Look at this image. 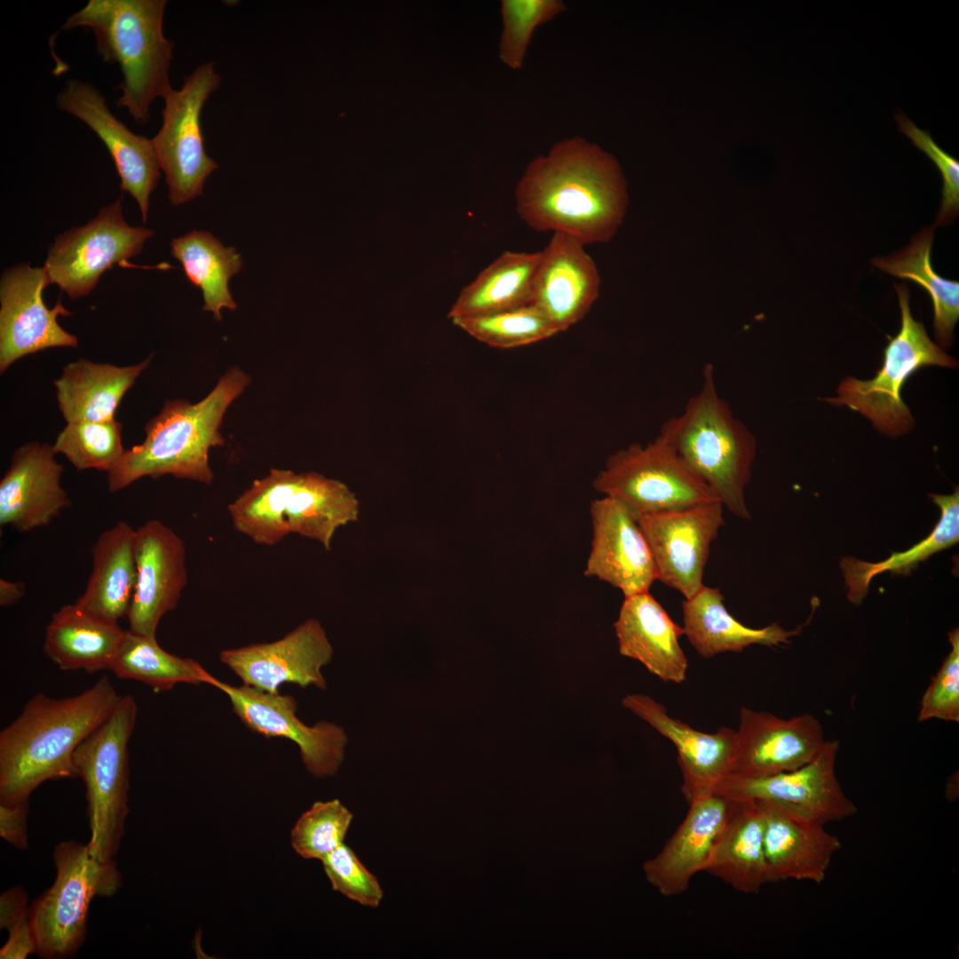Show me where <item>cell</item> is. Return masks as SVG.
Masks as SVG:
<instances>
[{
	"label": "cell",
	"instance_id": "obj_1",
	"mask_svg": "<svg viewBox=\"0 0 959 959\" xmlns=\"http://www.w3.org/2000/svg\"><path fill=\"white\" fill-rule=\"evenodd\" d=\"M515 197L518 215L529 227L564 233L584 245L610 241L628 205L616 159L582 138L560 141L531 161Z\"/></svg>",
	"mask_w": 959,
	"mask_h": 959
},
{
	"label": "cell",
	"instance_id": "obj_2",
	"mask_svg": "<svg viewBox=\"0 0 959 959\" xmlns=\"http://www.w3.org/2000/svg\"><path fill=\"white\" fill-rule=\"evenodd\" d=\"M120 696L104 676L74 696L31 698L0 733V804L28 801L47 781L77 778L75 750L108 717Z\"/></svg>",
	"mask_w": 959,
	"mask_h": 959
},
{
	"label": "cell",
	"instance_id": "obj_3",
	"mask_svg": "<svg viewBox=\"0 0 959 959\" xmlns=\"http://www.w3.org/2000/svg\"><path fill=\"white\" fill-rule=\"evenodd\" d=\"M250 381L243 370L231 368L200 401L168 400L146 424L144 440L125 449L107 472L108 490L117 492L144 477L164 475L210 485V451L224 445V416Z\"/></svg>",
	"mask_w": 959,
	"mask_h": 959
},
{
	"label": "cell",
	"instance_id": "obj_4",
	"mask_svg": "<svg viewBox=\"0 0 959 959\" xmlns=\"http://www.w3.org/2000/svg\"><path fill=\"white\" fill-rule=\"evenodd\" d=\"M227 511L234 527L256 543L273 546L296 534L330 550L337 529L358 520L360 503L338 480L271 468Z\"/></svg>",
	"mask_w": 959,
	"mask_h": 959
},
{
	"label": "cell",
	"instance_id": "obj_5",
	"mask_svg": "<svg viewBox=\"0 0 959 959\" xmlns=\"http://www.w3.org/2000/svg\"><path fill=\"white\" fill-rule=\"evenodd\" d=\"M165 0H90L71 15L62 30L89 28L104 62L121 68L116 107L138 124L149 118L150 105L171 90L169 69L174 43L163 36Z\"/></svg>",
	"mask_w": 959,
	"mask_h": 959
},
{
	"label": "cell",
	"instance_id": "obj_6",
	"mask_svg": "<svg viewBox=\"0 0 959 959\" xmlns=\"http://www.w3.org/2000/svg\"><path fill=\"white\" fill-rule=\"evenodd\" d=\"M685 465L735 517L749 519L745 489L751 478L757 440L718 393L715 369H703L700 391L684 411L669 418L659 434Z\"/></svg>",
	"mask_w": 959,
	"mask_h": 959
},
{
	"label": "cell",
	"instance_id": "obj_7",
	"mask_svg": "<svg viewBox=\"0 0 959 959\" xmlns=\"http://www.w3.org/2000/svg\"><path fill=\"white\" fill-rule=\"evenodd\" d=\"M138 707L121 695L108 717L76 748L73 762L85 786L90 854L106 862L116 856L129 814V741Z\"/></svg>",
	"mask_w": 959,
	"mask_h": 959
},
{
	"label": "cell",
	"instance_id": "obj_8",
	"mask_svg": "<svg viewBox=\"0 0 959 959\" xmlns=\"http://www.w3.org/2000/svg\"><path fill=\"white\" fill-rule=\"evenodd\" d=\"M52 859L55 880L33 901L28 915L36 955L44 959H67L85 941L91 900L115 894L122 887V876L115 860H97L87 844L74 840L59 843Z\"/></svg>",
	"mask_w": 959,
	"mask_h": 959
},
{
	"label": "cell",
	"instance_id": "obj_9",
	"mask_svg": "<svg viewBox=\"0 0 959 959\" xmlns=\"http://www.w3.org/2000/svg\"><path fill=\"white\" fill-rule=\"evenodd\" d=\"M895 289L901 326L897 335L889 338L881 369L868 380L847 376L839 384L837 396L825 399L831 405L847 406L859 412L880 432L890 437L903 435L915 425L914 417L901 398V390L908 377L925 366L958 367L955 358L931 341L923 322L913 318L907 286L895 284Z\"/></svg>",
	"mask_w": 959,
	"mask_h": 959
},
{
	"label": "cell",
	"instance_id": "obj_10",
	"mask_svg": "<svg viewBox=\"0 0 959 959\" xmlns=\"http://www.w3.org/2000/svg\"><path fill=\"white\" fill-rule=\"evenodd\" d=\"M593 487L618 499L637 516L720 502L658 435L650 443L631 444L610 455Z\"/></svg>",
	"mask_w": 959,
	"mask_h": 959
},
{
	"label": "cell",
	"instance_id": "obj_11",
	"mask_svg": "<svg viewBox=\"0 0 959 959\" xmlns=\"http://www.w3.org/2000/svg\"><path fill=\"white\" fill-rule=\"evenodd\" d=\"M220 82L213 62H206L163 98L162 124L152 141L173 205L201 196L206 179L218 167L205 151L201 114Z\"/></svg>",
	"mask_w": 959,
	"mask_h": 959
},
{
	"label": "cell",
	"instance_id": "obj_12",
	"mask_svg": "<svg viewBox=\"0 0 959 959\" xmlns=\"http://www.w3.org/2000/svg\"><path fill=\"white\" fill-rule=\"evenodd\" d=\"M154 231L131 226L123 218L121 200L102 208L87 224L59 234L44 269L50 284L72 298L88 295L104 272L139 255Z\"/></svg>",
	"mask_w": 959,
	"mask_h": 959
},
{
	"label": "cell",
	"instance_id": "obj_13",
	"mask_svg": "<svg viewBox=\"0 0 959 959\" xmlns=\"http://www.w3.org/2000/svg\"><path fill=\"white\" fill-rule=\"evenodd\" d=\"M723 509L717 501L637 516L653 555L656 581L685 599L704 585L710 547L725 523Z\"/></svg>",
	"mask_w": 959,
	"mask_h": 959
},
{
	"label": "cell",
	"instance_id": "obj_14",
	"mask_svg": "<svg viewBox=\"0 0 959 959\" xmlns=\"http://www.w3.org/2000/svg\"><path fill=\"white\" fill-rule=\"evenodd\" d=\"M211 686L229 699L233 712L246 727L266 738L281 737L296 743L307 771L316 778L335 775L345 757V730L320 721L310 726L297 716V702L289 694L231 686L214 678Z\"/></svg>",
	"mask_w": 959,
	"mask_h": 959
},
{
	"label": "cell",
	"instance_id": "obj_15",
	"mask_svg": "<svg viewBox=\"0 0 959 959\" xmlns=\"http://www.w3.org/2000/svg\"><path fill=\"white\" fill-rule=\"evenodd\" d=\"M333 653L324 628L312 618L277 640L225 649L219 660L242 685L260 691L278 693L283 684L325 690L321 670Z\"/></svg>",
	"mask_w": 959,
	"mask_h": 959
},
{
	"label": "cell",
	"instance_id": "obj_16",
	"mask_svg": "<svg viewBox=\"0 0 959 959\" xmlns=\"http://www.w3.org/2000/svg\"><path fill=\"white\" fill-rule=\"evenodd\" d=\"M49 281L44 267L20 264L5 269L0 282V371L20 358L53 347H76L77 337L63 329L59 315H71L60 298L46 307Z\"/></svg>",
	"mask_w": 959,
	"mask_h": 959
},
{
	"label": "cell",
	"instance_id": "obj_17",
	"mask_svg": "<svg viewBox=\"0 0 959 959\" xmlns=\"http://www.w3.org/2000/svg\"><path fill=\"white\" fill-rule=\"evenodd\" d=\"M839 741H825L818 754L795 770L760 778L729 774L716 792L733 800H766L798 808L827 824L855 815L836 773Z\"/></svg>",
	"mask_w": 959,
	"mask_h": 959
},
{
	"label": "cell",
	"instance_id": "obj_18",
	"mask_svg": "<svg viewBox=\"0 0 959 959\" xmlns=\"http://www.w3.org/2000/svg\"><path fill=\"white\" fill-rule=\"evenodd\" d=\"M57 105L82 120L104 143L120 177L122 190L138 202L146 223L149 197L161 178V165L152 139L131 131L109 110L105 96L93 85L67 81Z\"/></svg>",
	"mask_w": 959,
	"mask_h": 959
},
{
	"label": "cell",
	"instance_id": "obj_19",
	"mask_svg": "<svg viewBox=\"0 0 959 959\" xmlns=\"http://www.w3.org/2000/svg\"><path fill=\"white\" fill-rule=\"evenodd\" d=\"M590 515L592 538L584 575L607 583L624 597L649 591L656 569L637 515L607 495L591 502Z\"/></svg>",
	"mask_w": 959,
	"mask_h": 959
},
{
	"label": "cell",
	"instance_id": "obj_20",
	"mask_svg": "<svg viewBox=\"0 0 959 959\" xmlns=\"http://www.w3.org/2000/svg\"><path fill=\"white\" fill-rule=\"evenodd\" d=\"M136 583L127 614L129 631L155 638L161 619L174 610L187 583L183 540L158 519L135 529Z\"/></svg>",
	"mask_w": 959,
	"mask_h": 959
},
{
	"label": "cell",
	"instance_id": "obj_21",
	"mask_svg": "<svg viewBox=\"0 0 959 959\" xmlns=\"http://www.w3.org/2000/svg\"><path fill=\"white\" fill-rule=\"evenodd\" d=\"M731 775L766 777L810 762L824 741L820 722L804 713L789 719L741 707Z\"/></svg>",
	"mask_w": 959,
	"mask_h": 959
},
{
	"label": "cell",
	"instance_id": "obj_22",
	"mask_svg": "<svg viewBox=\"0 0 959 959\" xmlns=\"http://www.w3.org/2000/svg\"><path fill=\"white\" fill-rule=\"evenodd\" d=\"M622 703L674 744L683 779L681 791L687 803L716 792L730 774L737 749L736 730L725 726L712 733L695 730L670 717L662 703L645 694H628Z\"/></svg>",
	"mask_w": 959,
	"mask_h": 959
},
{
	"label": "cell",
	"instance_id": "obj_23",
	"mask_svg": "<svg viewBox=\"0 0 959 959\" xmlns=\"http://www.w3.org/2000/svg\"><path fill=\"white\" fill-rule=\"evenodd\" d=\"M599 284L597 266L584 244L556 232L540 251L532 304L560 333L584 318L598 297Z\"/></svg>",
	"mask_w": 959,
	"mask_h": 959
},
{
	"label": "cell",
	"instance_id": "obj_24",
	"mask_svg": "<svg viewBox=\"0 0 959 959\" xmlns=\"http://www.w3.org/2000/svg\"><path fill=\"white\" fill-rule=\"evenodd\" d=\"M52 445L29 441L17 448L0 480V526L27 533L48 526L72 502L61 487L64 467Z\"/></svg>",
	"mask_w": 959,
	"mask_h": 959
},
{
	"label": "cell",
	"instance_id": "obj_25",
	"mask_svg": "<svg viewBox=\"0 0 959 959\" xmlns=\"http://www.w3.org/2000/svg\"><path fill=\"white\" fill-rule=\"evenodd\" d=\"M765 817V849L770 882L797 880L820 884L839 838L825 823L805 812L784 804L757 800Z\"/></svg>",
	"mask_w": 959,
	"mask_h": 959
},
{
	"label": "cell",
	"instance_id": "obj_26",
	"mask_svg": "<svg viewBox=\"0 0 959 959\" xmlns=\"http://www.w3.org/2000/svg\"><path fill=\"white\" fill-rule=\"evenodd\" d=\"M688 804V812L673 835L660 852L644 864L649 883L667 897L686 892L693 877L706 871L730 799L714 792Z\"/></svg>",
	"mask_w": 959,
	"mask_h": 959
},
{
	"label": "cell",
	"instance_id": "obj_27",
	"mask_svg": "<svg viewBox=\"0 0 959 959\" xmlns=\"http://www.w3.org/2000/svg\"><path fill=\"white\" fill-rule=\"evenodd\" d=\"M614 627L622 655L664 682L686 680L688 662L679 644L684 629L649 591L624 597Z\"/></svg>",
	"mask_w": 959,
	"mask_h": 959
},
{
	"label": "cell",
	"instance_id": "obj_28",
	"mask_svg": "<svg viewBox=\"0 0 959 959\" xmlns=\"http://www.w3.org/2000/svg\"><path fill=\"white\" fill-rule=\"evenodd\" d=\"M135 529L119 521L103 531L92 547V570L75 602L92 616L118 624L127 616L136 583Z\"/></svg>",
	"mask_w": 959,
	"mask_h": 959
},
{
	"label": "cell",
	"instance_id": "obj_29",
	"mask_svg": "<svg viewBox=\"0 0 959 959\" xmlns=\"http://www.w3.org/2000/svg\"><path fill=\"white\" fill-rule=\"evenodd\" d=\"M706 872L743 893H757L770 882L765 849V817L757 800L730 799Z\"/></svg>",
	"mask_w": 959,
	"mask_h": 959
},
{
	"label": "cell",
	"instance_id": "obj_30",
	"mask_svg": "<svg viewBox=\"0 0 959 959\" xmlns=\"http://www.w3.org/2000/svg\"><path fill=\"white\" fill-rule=\"evenodd\" d=\"M724 600L718 588L703 585L683 601L685 636L703 658L740 653L752 645L779 646L790 643V638L799 633V629L788 630L778 623L758 629L746 626L728 612Z\"/></svg>",
	"mask_w": 959,
	"mask_h": 959
},
{
	"label": "cell",
	"instance_id": "obj_31",
	"mask_svg": "<svg viewBox=\"0 0 959 959\" xmlns=\"http://www.w3.org/2000/svg\"><path fill=\"white\" fill-rule=\"evenodd\" d=\"M151 358L124 367L83 358L67 364L54 381L59 409L66 422L115 419L122 399L147 369Z\"/></svg>",
	"mask_w": 959,
	"mask_h": 959
},
{
	"label": "cell",
	"instance_id": "obj_32",
	"mask_svg": "<svg viewBox=\"0 0 959 959\" xmlns=\"http://www.w3.org/2000/svg\"><path fill=\"white\" fill-rule=\"evenodd\" d=\"M124 634L118 624L101 621L75 603L67 604L52 614L44 651L62 670H109Z\"/></svg>",
	"mask_w": 959,
	"mask_h": 959
},
{
	"label": "cell",
	"instance_id": "obj_33",
	"mask_svg": "<svg viewBox=\"0 0 959 959\" xmlns=\"http://www.w3.org/2000/svg\"><path fill=\"white\" fill-rule=\"evenodd\" d=\"M539 256L540 251L503 252L461 289L448 318L487 315L532 304Z\"/></svg>",
	"mask_w": 959,
	"mask_h": 959
},
{
	"label": "cell",
	"instance_id": "obj_34",
	"mask_svg": "<svg viewBox=\"0 0 959 959\" xmlns=\"http://www.w3.org/2000/svg\"><path fill=\"white\" fill-rule=\"evenodd\" d=\"M170 247L188 281L202 290L203 311L220 321L223 308L236 309L228 288L230 279L242 266L235 248L225 247L209 232L196 230L173 239Z\"/></svg>",
	"mask_w": 959,
	"mask_h": 959
},
{
	"label": "cell",
	"instance_id": "obj_35",
	"mask_svg": "<svg viewBox=\"0 0 959 959\" xmlns=\"http://www.w3.org/2000/svg\"><path fill=\"white\" fill-rule=\"evenodd\" d=\"M933 503L940 509V517L927 537L901 552H893L888 559L876 563L844 558L841 569L848 590V599L859 605L868 591L872 579L885 571L894 575H907L931 555L950 548L959 540V490L951 495L931 494Z\"/></svg>",
	"mask_w": 959,
	"mask_h": 959
},
{
	"label": "cell",
	"instance_id": "obj_36",
	"mask_svg": "<svg viewBox=\"0 0 959 959\" xmlns=\"http://www.w3.org/2000/svg\"><path fill=\"white\" fill-rule=\"evenodd\" d=\"M933 231L924 228L902 250L885 258H874L878 269L922 286L933 305V327L939 345H952L954 329L959 319V282L944 279L935 273L931 260Z\"/></svg>",
	"mask_w": 959,
	"mask_h": 959
},
{
	"label": "cell",
	"instance_id": "obj_37",
	"mask_svg": "<svg viewBox=\"0 0 959 959\" xmlns=\"http://www.w3.org/2000/svg\"><path fill=\"white\" fill-rule=\"evenodd\" d=\"M110 671L123 679L149 686L155 692L171 690L178 684L210 685L215 677L198 662L162 649L156 638L125 630Z\"/></svg>",
	"mask_w": 959,
	"mask_h": 959
},
{
	"label": "cell",
	"instance_id": "obj_38",
	"mask_svg": "<svg viewBox=\"0 0 959 959\" xmlns=\"http://www.w3.org/2000/svg\"><path fill=\"white\" fill-rule=\"evenodd\" d=\"M451 321L474 339L498 349L527 345L559 333L533 304L496 313Z\"/></svg>",
	"mask_w": 959,
	"mask_h": 959
},
{
	"label": "cell",
	"instance_id": "obj_39",
	"mask_svg": "<svg viewBox=\"0 0 959 959\" xmlns=\"http://www.w3.org/2000/svg\"><path fill=\"white\" fill-rule=\"evenodd\" d=\"M123 425L115 419L67 423L58 434L53 450L78 471L109 472L122 457Z\"/></svg>",
	"mask_w": 959,
	"mask_h": 959
},
{
	"label": "cell",
	"instance_id": "obj_40",
	"mask_svg": "<svg viewBox=\"0 0 959 959\" xmlns=\"http://www.w3.org/2000/svg\"><path fill=\"white\" fill-rule=\"evenodd\" d=\"M353 818V813L338 799L317 801L294 825L291 845L304 859L321 860L344 844Z\"/></svg>",
	"mask_w": 959,
	"mask_h": 959
},
{
	"label": "cell",
	"instance_id": "obj_41",
	"mask_svg": "<svg viewBox=\"0 0 959 959\" xmlns=\"http://www.w3.org/2000/svg\"><path fill=\"white\" fill-rule=\"evenodd\" d=\"M559 0H504L500 58L512 69L521 67L535 28L565 11Z\"/></svg>",
	"mask_w": 959,
	"mask_h": 959
},
{
	"label": "cell",
	"instance_id": "obj_42",
	"mask_svg": "<svg viewBox=\"0 0 959 959\" xmlns=\"http://www.w3.org/2000/svg\"><path fill=\"white\" fill-rule=\"evenodd\" d=\"M322 867L332 889L358 904L377 907L384 891L375 876L360 860L351 847L342 844L327 854Z\"/></svg>",
	"mask_w": 959,
	"mask_h": 959
},
{
	"label": "cell",
	"instance_id": "obj_43",
	"mask_svg": "<svg viewBox=\"0 0 959 959\" xmlns=\"http://www.w3.org/2000/svg\"><path fill=\"white\" fill-rule=\"evenodd\" d=\"M894 118L899 130L936 164L942 177V200L934 226L954 221L959 212V161L943 150L928 131L918 128L902 111Z\"/></svg>",
	"mask_w": 959,
	"mask_h": 959
},
{
	"label": "cell",
	"instance_id": "obj_44",
	"mask_svg": "<svg viewBox=\"0 0 959 959\" xmlns=\"http://www.w3.org/2000/svg\"><path fill=\"white\" fill-rule=\"evenodd\" d=\"M951 650L943 661L920 702L918 721L932 718L959 721V630L947 634Z\"/></svg>",
	"mask_w": 959,
	"mask_h": 959
},
{
	"label": "cell",
	"instance_id": "obj_45",
	"mask_svg": "<svg viewBox=\"0 0 959 959\" xmlns=\"http://www.w3.org/2000/svg\"><path fill=\"white\" fill-rule=\"evenodd\" d=\"M28 800L13 804H0V836L20 850L28 848Z\"/></svg>",
	"mask_w": 959,
	"mask_h": 959
},
{
	"label": "cell",
	"instance_id": "obj_46",
	"mask_svg": "<svg viewBox=\"0 0 959 959\" xmlns=\"http://www.w3.org/2000/svg\"><path fill=\"white\" fill-rule=\"evenodd\" d=\"M7 931L8 939L0 949L1 959H26L30 955H36V941L30 925L28 913L15 922Z\"/></svg>",
	"mask_w": 959,
	"mask_h": 959
},
{
	"label": "cell",
	"instance_id": "obj_47",
	"mask_svg": "<svg viewBox=\"0 0 959 959\" xmlns=\"http://www.w3.org/2000/svg\"><path fill=\"white\" fill-rule=\"evenodd\" d=\"M27 892L20 886L12 887L0 896V929L7 930L28 913Z\"/></svg>",
	"mask_w": 959,
	"mask_h": 959
},
{
	"label": "cell",
	"instance_id": "obj_48",
	"mask_svg": "<svg viewBox=\"0 0 959 959\" xmlns=\"http://www.w3.org/2000/svg\"><path fill=\"white\" fill-rule=\"evenodd\" d=\"M26 587L21 582H11L0 579V606H10L17 603L25 594Z\"/></svg>",
	"mask_w": 959,
	"mask_h": 959
}]
</instances>
